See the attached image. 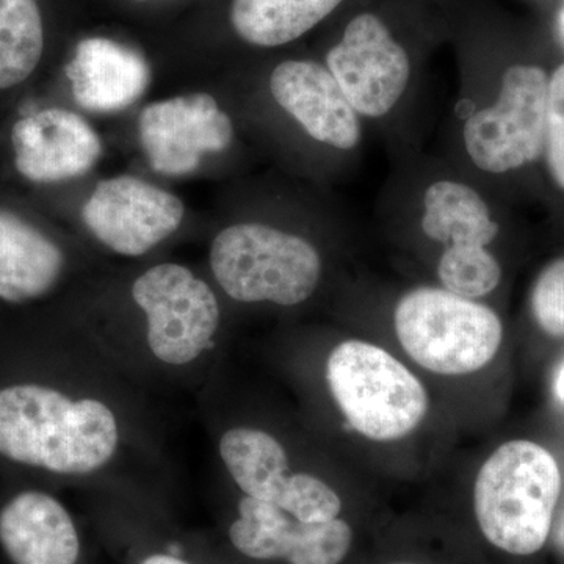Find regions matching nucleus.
<instances>
[{"label":"nucleus","mask_w":564,"mask_h":564,"mask_svg":"<svg viewBox=\"0 0 564 564\" xmlns=\"http://www.w3.org/2000/svg\"><path fill=\"white\" fill-rule=\"evenodd\" d=\"M118 447V423L99 400L40 384L0 389V455L55 474L95 473Z\"/></svg>","instance_id":"f257e3e1"},{"label":"nucleus","mask_w":564,"mask_h":564,"mask_svg":"<svg viewBox=\"0 0 564 564\" xmlns=\"http://www.w3.org/2000/svg\"><path fill=\"white\" fill-rule=\"evenodd\" d=\"M562 496L563 475L554 454L534 441H508L477 475L475 516L494 547L533 556L551 540Z\"/></svg>","instance_id":"f03ea898"},{"label":"nucleus","mask_w":564,"mask_h":564,"mask_svg":"<svg viewBox=\"0 0 564 564\" xmlns=\"http://www.w3.org/2000/svg\"><path fill=\"white\" fill-rule=\"evenodd\" d=\"M326 380L351 429L378 443L402 440L429 413V395L419 378L373 344L337 345L326 362Z\"/></svg>","instance_id":"7ed1b4c3"},{"label":"nucleus","mask_w":564,"mask_h":564,"mask_svg":"<svg viewBox=\"0 0 564 564\" xmlns=\"http://www.w3.org/2000/svg\"><path fill=\"white\" fill-rule=\"evenodd\" d=\"M393 325L404 351L419 366L448 377L484 369L503 343L502 321L491 307L447 289L404 293Z\"/></svg>","instance_id":"20e7f679"},{"label":"nucleus","mask_w":564,"mask_h":564,"mask_svg":"<svg viewBox=\"0 0 564 564\" xmlns=\"http://www.w3.org/2000/svg\"><path fill=\"white\" fill-rule=\"evenodd\" d=\"M210 267L223 291L242 303L295 306L313 295L322 276L321 254L313 245L259 223L218 234Z\"/></svg>","instance_id":"39448f33"},{"label":"nucleus","mask_w":564,"mask_h":564,"mask_svg":"<svg viewBox=\"0 0 564 564\" xmlns=\"http://www.w3.org/2000/svg\"><path fill=\"white\" fill-rule=\"evenodd\" d=\"M549 74L534 65L503 73L499 98L464 124V147L486 173L514 172L544 154Z\"/></svg>","instance_id":"423d86ee"},{"label":"nucleus","mask_w":564,"mask_h":564,"mask_svg":"<svg viewBox=\"0 0 564 564\" xmlns=\"http://www.w3.org/2000/svg\"><path fill=\"white\" fill-rule=\"evenodd\" d=\"M132 296L148 318V344L172 366L195 361L212 345L220 306L209 285L177 263L152 267L133 282Z\"/></svg>","instance_id":"0eeeda50"},{"label":"nucleus","mask_w":564,"mask_h":564,"mask_svg":"<svg viewBox=\"0 0 564 564\" xmlns=\"http://www.w3.org/2000/svg\"><path fill=\"white\" fill-rule=\"evenodd\" d=\"M6 151L18 180L54 185L90 172L101 158L102 144L80 115L24 98L7 128Z\"/></svg>","instance_id":"6e6552de"},{"label":"nucleus","mask_w":564,"mask_h":564,"mask_svg":"<svg viewBox=\"0 0 564 564\" xmlns=\"http://www.w3.org/2000/svg\"><path fill=\"white\" fill-rule=\"evenodd\" d=\"M326 68L356 113L367 118L388 115L411 77L410 55L373 13L348 22L343 40L326 55Z\"/></svg>","instance_id":"1a4fd4ad"},{"label":"nucleus","mask_w":564,"mask_h":564,"mask_svg":"<svg viewBox=\"0 0 564 564\" xmlns=\"http://www.w3.org/2000/svg\"><path fill=\"white\" fill-rule=\"evenodd\" d=\"M184 214L177 196L132 176L99 182L82 209L85 225L99 242L131 258L169 239Z\"/></svg>","instance_id":"9d476101"},{"label":"nucleus","mask_w":564,"mask_h":564,"mask_svg":"<svg viewBox=\"0 0 564 564\" xmlns=\"http://www.w3.org/2000/svg\"><path fill=\"white\" fill-rule=\"evenodd\" d=\"M139 132L152 170L166 176L195 172L204 154L225 151L234 137L231 118L204 93L151 104Z\"/></svg>","instance_id":"9b49d317"},{"label":"nucleus","mask_w":564,"mask_h":564,"mask_svg":"<svg viewBox=\"0 0 564 564\" xmlns=\"http://www.w3.org/2000/svg\"><path fill=\"white\" fill-rule=\"evenodd\" d=\"M231 543L252 560H285L291 564L343 563L352 543L343 519L303 522L274 503L245 496L239 518L229 529Z\"/></svg>","instance_id":"f8f14e48"},{"label":"nucleus","mask_w":564,"mask_h":564,"mask_svg":"<svg viewBox=\"0 0 564 564\" xmlns=\"http://www.w3.org/2000/svg\"><path fill=\"white\" fill-rule=\"evenodd\" d=\"M274 101L314 140L350 151L362 139L358 113L328 68L310 61H288L270 77Z\"/></svg>","instance_id":"ddd939ff"},{"label":"nucleus","mask_w":564,"mask_h":564,"mask_svg":"<svg viewBox=\"0 0 564 564\" xmlns=\"http://www.w3.org/2000/svg\"><path fill=\"white\" fill-rule=\"evenodd\" d=\"M0 549L11 564H77L80 538L57 499L24 491L0 508Z\"/></svg>","instance_id":"4468645a"},{"label":"nucleus","mask_w":564,"mask_h":564,"mask_svg":"<svg viewBox=\"0 0 564 564\" xmlns=\"http://www.w3.org/2000/svg\"><path fill=\"white\" fill-rule=\"evenodd\" d=\"M65 76L82 109L113 113L128 109L147 91L151 69L139 52L98 36L77 44Z\"/></svg>","instance_id":"2eb2a0df"},{"label":"nucleus","mask_w":564,"mask_h":564,"mask_svg":"<svg viewBox=\"0 0 564 564\" xmlns=\"http://www.w3.org/2000/svg\"><path fill=\"white\" fill-rule=\"evenodd\" d=\"M65 254L43 228L13 204L0 202V300L43 299L61 281Z\"/></svg>","instance_id":"dca6fc26"},{"label":"nucleus","mask_w":564,"mask_h":564,"mask_svg":"<svg viewBox=\"0 0 564 564\" xmlns=\"http://www.w3.org/2000/svg\"><path fill=\"white\" fill-rule=\"evenodd\" d=\"M423 232L445 248H486L500 231L480 193L462 182H434L423 196Z\"/></svg>","instance_id":"f3484780"},{"label":"nucleus","mask_w":564,"mask_h":564,"mask_svg":"<svg viewBox=\"0 0 564 564\" xmlns=\"http://www.w3.org/2000/svg\"><path fill=\"white\" fill-rule=\"evenodd\" d=\"M220 455L234 481L248 497L278 505L291 486L288 454L272 434L234 429L220 441Z\"/></svg>","instance_id":"a211bd4d"},{"label":"nucleus","mask_w":564,"mask_h":564,"mask_svg":"<svg viewBox=\"0 0 564 564\" xmlns=\"http://www.w3.org/2000/svg\"><path fill=\"white\" fill-rule=\"evenodd\" d=\"M344 0H232L231 24L245 43L278 47L302 39Z\"/></svg>","instance_id":"6ab92c4d"},{"label":"nucleus","mask_w":564,"mask_h":564,"mask_svg":"<svg viewBox=\"0 0 564 564\" xmlns=\"http://www.w3.org/2000/svg\"><path fill=\"white\" fill-rule=\"evenodd\" d=\"M46 43L40 0H0V99L21 90L36 76Z\"/></svg>","instance_id":"aec40b11"},{"label":"nucleus","mask_w":564,"mask_h":564,"mask_svg":"<svg viewBox=\"0 0 564 564\" xmlns=\"http://www.w3.org/2000/svg\"><path fill=\"white\" fill-rule=\"evenodd\" d=\"M437 276L448 292L477 300L496 291L502 267L486 248L448 247L437 263Z\"/></svg>","instance_id":"412c9836"},{"label":"nucleus","mask_w":564,"mask_h":564,"mask_svg":"<svg viewBox=\"0 0 564 564\" xmlns=\"http://www.w3.org/2000/svg\"><path fill=\"white\" fill-rule=\"evenodd\" d=\"M278 507L303 522L333 521L343 511L336 491L310 474H293L291 488Z\"/></svg>","instance_id":"4be33fe9"},{"label":"nucleus","mask_w":564,"mask_h":564,"mask_svg":"<svg viewBox=\"0 0 564 564\" xmlns=\"http://www.w3.org/2000/svg\"><path fill=\"white\" fill-rule=\"evenodd\" d=\"M530 311L545 336L564 340V258L547 263L538 274L530 292Z\"/></svg>","instance_id":"5701e85b"},{"label":"nucleus","mask_w":564,"mask_h":564,"mask_svg":"<svg viewBox=\"0 0 564 564\" xmlns=\"http://www.w3.org/2000/svg\"><path fill=\"white\" fill-rule=\"evenodd\" d=\"M544 155L552 181L564 192V63L549 77Z\"/></svg>","instance_id":"b1692460"},{"label":"nucleus","mask_w":564,"mask_h":564,"mask_svg":"<svg viewBox=\"0 0 564 564\" xmlns=\"http://www.w3.org/2000/svg\"><path fill=\"white\" fill-rule=\"evenodd\" d=\"M549 544H552L555 554L558 555V558L564 563V494L562 500H560L558 508H556Z\"/></svg>","instance_id":"393cba45"},{"label":"nucleus","mask_w":564,"mask_h":564,"mask_svg":"<svg viewBox=\"0 0 564 564\" xmlns=\"http://www.w3.org/2000/svg\"><path fill=\"white\" fill-rule=\"evenodd\" d=\"M140 564H191L180 556L166 555V554H154L147 556Z\"/></svg>","instance_id":"a878e982"},{"label":"nucleus","mask_w":564,"mask_h":564,"mask_svg":"<svg viewBox=\"0 0 564 564\" xmlns=\"http://www.w3.org/2000/svg\"><path fill=\"white\" fill-rule=\"evenodd\" d=\"M554 393L555 399L558 400L560 403L564 404V359L562 364H560L558 370H556L555 373Z\"/></svg>","instance_id":"bb28decb"},{"label":"nucleus","mask_w":564,"mask_h":564,"mask_svg":"<svg viewBox=\"0 0 564 564\" xmlns=\"http://www.w3.org/2000/svg\"><path fill=\"white\" fill-rule=\"evenodd\" d=\"M135 2H147V0H135Z\"/></svg>","instance_id":"cd10ccee"},{"label":"nucleus","mask_w":564,"mask_h":564,"mask_svg":"<svg viewBox=\"0 0 564 564\" xmlns=\"http://www.w3.org/2000/svg\"><path fill=\"white\" fill-rule=\"evenodd\" d=\"M563 29H564V13H563Z\"/></svg>","instance_id":"c85d7f7f"},{"label":"nucleus","mask_w":564,"mask_h":564,"mask_svg":"<svg viewBox=\"0 0 564 564\" xmlns=\"http://www.w3.org/2000/svg\"><path fill=\"white\" fill-rule=\"evenodd\" d=\"M395 564H411V563H395Z\"/></svg>","instance_id":"c756f323"}]
</instances>
